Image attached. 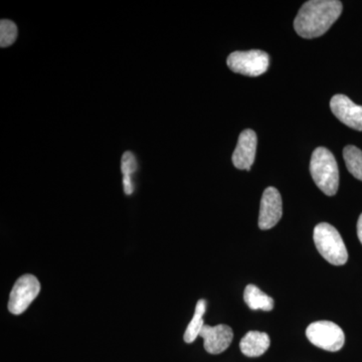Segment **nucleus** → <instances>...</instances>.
Masks as SVG:
<instances>
[{
  "mask_svg": "<svg viewBox=\"0 0 362 362\" xmlns=\"http://www.w3.org/2000/svg\"><path fill=\"white\" fill-rule=\"evenodd\" d=\"M341 13L342 4L338 0L305 2L295 18V30L304 39L321 37L338 20Z\"/></svg>",
  "mask_w": 362,
  "mask_h": 362,
  "instance_id": "1",
  "label": "nucleus"
},
{
  "mask_svg": "<svg viewBox=\"0 0 362 362\" xmlns=\"http://www.w3.org/2000/svg\"><path fill=\"white\" fill-rule=\"evenodd\" d=\"M310 173L314 182L324 194L333 197L339 187V169L332 152L325 147L314 150L310 161Z\"/></svg>",
  "mask_w": 362,
  "mask_h": 362,
  "instance_id": "2",
  "label": "nucleus"
},
{
  "mask_svg": "<svg viewBox=\"0 0 362 362\" xmlns=\"http://www.w3.org/2000/svg\"><path fill=\"white\" fill-rule=\"evenodd\" d=\"M313 239L317 250L328 263L335 266L346 264L349 252L334 226L327 223H319L314 228Z\"/></svg>",
  "mask_w": 362,
  "mask_h": 362,
  "instance_id": "3",
  "label": "nucleus"
},
{
  "mask_svg": "<svg viewBox=\"0 0 362 362\" xmlns=\"http://www.w3.org/2000/svg\"><path fill=\"white\" fill-rule=\"evenodd\" d=\"M226 64L233 73L247 77H259L268 70L270 57L266 52L259 49L233 52L228 56Z\"/></svg>",
  "mask_w": 362,
  "mask_h": 362,
  "instance_id": "4",
  "label": "nucleus"
},
{
  "mask_svg": "<svg viewBox=\"0 0 362 362\" xmlns=\"http://www.w3.org/2000/svg\"><path fill=\"white\" fill-rule=\"evenodd\" d=\"M306 337L309 341L326 351L337 352L345 342L344 332L337 324L331 321H317L307 327Z\"/></svg>",
  "mask_w": 362,
  "mask_h": 362,
  "instance_id": "5",
  "label": "nucleus"
},
{
  "mask_svg": "<svg viewBox=\"0 0 362 362\" xmlns=\"http://www.w3.org/2000/svg\"><path fill=\"white\" fill-rule=\"evenodd\" d=\"M40 281L32 274H25L18 279L9 295L8 310L13 315H21L28 310L33 300L39 296Z\"/></svg>",
  "mask_w": 362,
  "mask_h": 362,
  "instance_id": "6",
  "label": "nucleus"
},
{
  "mask_svg": "<svg viewBox=\"0 0 362 362\" xmlns=\"http://www.w3.org/2000/svg\"><path fill=\"white\" fill-rule=\"evenodd\" d=\"M283 204L280 192L275 187L266 188L261 199L259 207V228L270 230L282 218Z\"/></svg>",
  "mask_w": 362,
  "mask_h": 362,
  "instance_id": "7",
  "label": "nucleus"
},
{
  "mask_svg": "<svg viewBox=\"0 0 362 362\" xmlns=\"http://www.w3.org/2000/svg\"><path fill=\"white\" fill-rule=\"evenodd\" d=\"M330 109L340 122L352 129L362 131V106L354 103L345 95H335L331 99Z\"/></svg>",
  "mask_w": 362,
  "mask_h": 362,
  "instance_id": "8",
  "label": "nucleus"
},
{
  "mask_svg": "<svg viewBox=\"0 0 362 362\" xmlns=\"http://www.w3.org/2000/svg\"><path fill=\"white\" fill-rule=\"evenodd\" d=\"M199 337L204 338V349L211 354H220L230 347L233 332L230 326L220 324L216 326L204 325Z\"/></svg>",
  "mask_w": 362,
  "mask_h": 362,
  "instance_id": "9",
  "label": "nucleus"
},
{
  "mask_svg": "<svg viewBox=\"0 0 362 362\" xmlns=\"http://www.w3.org/2000/svg\"><path fill=\"white\" fill-rule=\"evenodd\" d=\"M257 151V134L255 131L247 129L240 133L237 147L233 153V163L240 170H251Z\"/></svg>",
  "mask_w": 362,
  "mask_h": 362,
  "instance_id": "10",
  "label": "nucleus"
},
{
  "mask_svg": "<svg viewBox=\"0 0 362 362\" xmlns=\"http://www.w3.org/2000/svg\"><path fill=\"white\" fill-rule=\"evenodd\" d=\"M270 344V337L267 333L250 331L240 340V349L247 357H258L265 354Z\"/></svg>",
  "mask_w": 362,
  "mask_h": 362,
  "instance_id": "11",
  "label": "nucleus"
},
{
  "mask_svg": "<svg viewBox=\"0 0 362 362\" xmlns=\"http://www.w3.org/2000/svg\"><path fill=\"white\" fill-rule=\"evenodd\" d=\"M244 299L252 310L271 311L274 308L273 298L261 291L257 286L247 285L245 289Z\"/></svg>",
  "mask_w": 362,
  "mask_h": 362,
  "instance_id": "12",
  "label": "nucleus"
},
{
  "mask_svg": "<svg viewBox=\"0 0 362 362\" xmlns=\"http://www.w3.org/2000/svg\"><path fill=\"white\" fill-rule=\"evenodd\" d=\"M206 310V301L201 299L197 301L195 306L194 315L192 317V321L188 324L187 330L185 332L183 339L187 343H192L201 334L202 328H204V315Z\"/></svg>",
  "mask_w": 362,
  "mask_h": 362,
  "instance_id": "13",
  "label": "nucleus"
},
{
  "mask_svg": "<svg viewBox=\"0 0 362 362\" xmlns=\"http://www.w3.org/2000/svg\"><path fill=\"white\" fill-rule=\"evenodd\" d=\"M343 158H344L346 168L350 173L362 181V151L354 145H347L343 149Z\"/></svg>",
  "mask_w": 362,
  "mask_h": 362,
  "instance_id": "14",
  "label": "nucleus"
},
{
  "mask_svg": "<svg viewBox=\"0 0 362 362\" xmlns=\"http://www.w3.org/2000/svg\"><path fill=\"white\" fill-rule=\"evenodd\" d=\"M18 37V28L13 21L2 20L0 21V47H9Z\"/></svg>",
  "mask_w": 362,
  "mask_h": 362,
  "instance_id": "15",
  "label": "nucleus"
},
{
  "mask_svg": "<svg viewBox=\"0 0 362 362\" xmlns=\"http://www.w3.org/2000/svg\"><path fill=\"white\" fill-rule=\"evenodd\" d=\"M137 169V161L134 154L127 151L123 154L122 160H121V171L123 176H132Z\"/></svg>",
  "mask_w": 362,
  "mask_h": 362,
  "instance_id": "16",
  "label": "nucleus"
},
{
  "mask_svg": "<svg viewBox=\"0 0 362 362\" xmlns=\"http://www.w3.org/2000/svg\"><path fill=\"white\" fill-rule=\"evenodd\" d=\"M123 187L125 194L130 195L133 194V192H134V187H133L132 178H131V176H123Z\"/></svg>",
  "mask_w": 362,
  "mask_h": 362,
  "instance_id": "17",
  "label": "nucleus"
},
{
  "mask_svg": "<svg viewBox=\"0 0 362 362\" xmlns=\"http://www.w3.org/2000/svg\"><path fill=\"white\" fill-rule=\"evenodd\" d=\"M357 235H358V239L362 244V214L359 216L358 221H357Z\"/></svg>",
  "mask_w": 362,
  "mask_h": 362,
  "instance_id": "18",
  "label": "nucleus"
}]
</instances>
